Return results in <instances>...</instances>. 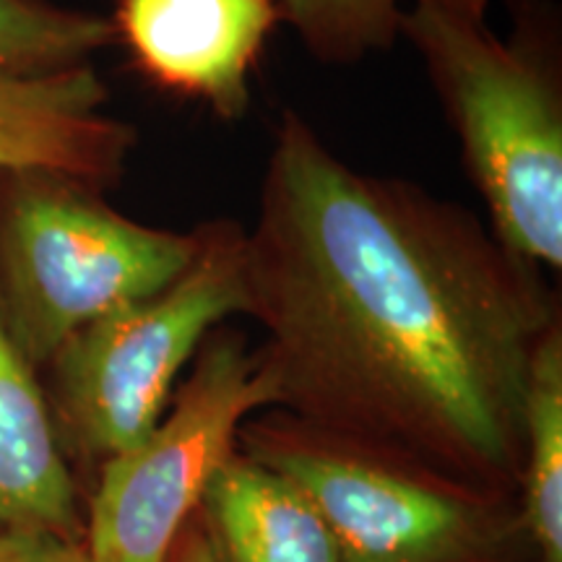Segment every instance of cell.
<instances>
[{"mask_svg": "<svg viewBox=\"0 0 562 562\" xmlns=\"http://www.w3.org/2000/svg\"><path fill=\"white\" fill-rule=\"evenodd\" d=\"M245 286L277 409L518 497L526 385L560 307L472 211L357 172L284 112Z\"/></svg>", "mask_w": 562, "mask_h": 562, "instance_id": "1", "label": "cell"}, {"mask_svg": "<svg viewBox=\"0 0 562 562\" xmlns=\"http://www.w3.org/2000/svg\"><path fill=\"white\" fill-rule=\"evenodd\" d=\"M487 0H409L398 34L417 47L505 248L562 266V94L533 34L501 40Z\"/></svg>", "mask_w": 562, "mask_h": 562, "instance_id": "2", "label": "cell"}, {"mask_svg": "<svg viewBox=\"0 0 562 562\" xmlns=\"http://www.w3.org/2000/svg\"><path fill=\"white\" fill-rule=\"evenodd\" d=\"M237 451L297 484L341 562H521L531 550L518 497L281 409L245 419Z\"/></svg>", "mask_w": 562, "mask_h": 562, "instance_id": "3", "label": "cell"}, {"mask_svg": "<svg viewBox=\"0 0 562 562\" xmlns=\"http://www.w3.org/2000/svg\"><path fill=\"white\" fill-rule=\"evenodd\" d=\"M3 178L0 323L34 370L91 321L165 290L199 252V227H146L87 182L40 172Z\"/></svg>", "mask_w": 562, "mask_h": 562, "instance_id": "4", "label": "cell"}, {"mask_svg": "<svg viewBox=\"0 0 562 562\" xmlns=\"http://www.w3.org/2000/svg\"><path fill=\"white\" fill-rule=\"evenodd\" d=\"M193 263L165 290L91 321L55 351L50 404L63 451L108 461L149 438L201 341L248 313L245 227H199Z\"/></svg>", "mask_w": 562, "mask_h": 562, "instance_id": "5", "label": "cell"}, {"mask_svg": "<svg viewBox=\"0 0 562 562\" xmlns=\"http://www.w3.org/2000/svg\"><path fill=\"white\" fill-rule=\"evenodd\" d=\"M273 406V385L240 334L216 326L191 375L149 438L102 461L83 542L97 562H165L203 487L237 448L250 414Z\"/></svg>", "mask_w": 562, "mask_h": 562, "instance_id": "6", "label": "cell"}, {"mask_svg": "<svg viewBox=\"0 0 562 562\" xmlns=\"http://www.w3.org/2000/svg\"><path fill=\"white\" fill-rule=\"evenodd\" d=\"M277 19V0H117L112 26L151 83L237 121Z\"/></svg>", "mask_w": 562, "mask_h": 562, "instance_id": "7", "label": "cell"}, {"mask_svg": "<svg viewBox=\"0 0 562 562\" xmlns=\"http://www.w3.org/2000/svg\"><path fill=\"white\" fill-rule=\"evenodd\" d=\"M104 108L108 87L89 63L0 66V175H58L94 188L115 182L136 131Z\"/></svg>", "mask_w": 562, "mask_h": 562, "instance_id": "8", "label": "cell"}, {"mask_svg": "<svg viewBox=\"0 0 562 562\" xmlns=\"http://www.w3.org/2000/svg\"><path fill=\"white\" fill-rule=\"evenodd\" d=\"M50 529L83 539L76 482L34 368L0 323V531Z\"/></svg>", "mask_w": 562, "mask_h": 562, "instance_id": "9", "label": "cell"}, {"mask_svg": "<svg viewBox=\"0 0 562 562\" xmlns=\"http://www.w3.org/2000/svg\"><path fill=\"white\" fill-rule=\"evenodd\" d=\"M195 516L214 562H341L297 484L237 448L211 474Z\"/></svg>", "mask_w": 562, "mask_h": 562, "instance_id": "10", "label": "cell"}, {"mask_svg": "<svg viewBox=\"0 0 562 562\" xmlns=\"http://www.w3.org/2000/svg\"><path fill=\"white\" fill-rule=\"evenodd\" d=\"M521 521L539 562H562V328L533 355L524 402Z\"/></svg>", "mask_w": 562, "mask_h": 562, "instance_id": "11", "label": "cell"}, {"mask_svg": "<svg viewBox=\"0 0 562 562\" xmlns=\"http://www.w3.org/2000/svg\"><path fill=\"white\" fill-rule=\"evenodd\" d=\"M110 42H115L112 19L50 0H0V66H79Z\"/></svg>", "mask_w": 562, "mask_h": 562, "instance_id": "12", "label": "cell"}, {"mask_svg": "<svg viewBox=\"0 0 562 562\" xmlns=\"http://www.w3.org/2000/svg\"><path fill=\"white\" fill-rule=\"evenodd\" d=\"M409 0H277L279 19L321 63L351 66L398 37Z\"/></svg>", "mask_w": 562, "mask_h": 562, "instance_id": "13", "label": "cell"}, {"mask_svg": "<svg viewBox=\"0 0 562 562\" xmlns=\"http://www.w3.org/2000/svg\"><path fill=\"white\" fill-rule=\"evenodd\" d=\"M0 562H97L83 539L50 529H3Z\"/></svg>", "mask_w": 562, "mask_h": 562, "instance_id": "14", "label": "cell"}, {"mask_svg": "<svg viewBox=\"0 0 562 562\" xmlns=\"http://www.w3.org/2000/svg\"><path fill=\"white\" fill-rule=\"evenodd\" d=\"M165 562H214L206 542V533H203V526L195 513L180 529L178 539L172 542Z\"/></svg>", "mask_w": 562, "mask_h": 562, "instance_id": "15", "label": "cell"}, {"mask_svg": "<svg viewBox=\"0 0 562 562\" xmlns=\"http://www.w3.org/2000/svg\"><path fill=\"white\" fill-rule=\"evenodd\" d=\"M487 3H490V0H487Z\"/></svg>", "mask_w": 562, "mask_h": 562, "instance_id": "16", "label": "cell"}]
</instances>
